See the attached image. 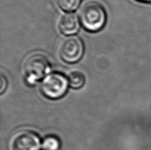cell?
I'll use <instances>...</instances> for the list:
<instances>
[{"label": "cell", "instance_id": "cell-1", "mask_svg": "<svg viewBox=\"0 0 151 150\" xmlns=\"http://www.w3.org/2000/svg\"><path fill=\"white\" fill-rule=\"evenodd\" d=\"M80 20L86 31L92 33L98 32L106 23V11L99 2L89 1L83 5L80 10Z\"/></svg>", "mask_w": 151, "mask_h": 150}, {"label": "cell", "instance_id": "cell-2", "mask_svg": "<svg viewBox=\"0 0 151 150\" xmlns=\"http://www.w3.org/2000/svg\"><path fill=\"white\" fill-rule=\"evenodd\" d=\"M68 85V79L63 74L53 72L42 79L40 89L46 97L55 100L63 97L66 94Z\"/></svg>", "mask_w": 151, "mask_h": 150}, {"label": "cell", "instance_id": "cell-3", "mask_svg": "<svg viewBox=\"0 0 151 150\" xmlns=\"http://www.w3.org/2000/svg\"><path fill=\"white\" fill-rule=\"evenodd\" d=\"M50 70V64L44 55L34 54L26 60L24 66V74L29 85H34L44 79Z\"/></svg>", "mask_w": 151, "mask_h": 150}, {"label": "cell", "instance_id": "cell-4", "mask_svg": "<svg viewBox=\"0 0 151 150\" xmlns=\"http://www.w3.org/2000/svg\"><path fill=\"white\" fill-rule=\"evenodd\" d=\"M84 52V45L81 39L76 36L66 38L61 42L60 57L65 62L76 63L82 58Z\"/></svg>", "mask_w": 151, "mask_h": 150}, {"label": "cell", "instance_id": "cell-5", "mask_svg": "<svg viewBox=\"0 0 151 150\" xmlns=\"http://www.w3.org/2000/svg\"><path fill=\"white\" fill-rule=\"evenodd\" d=\"M12 147L13 150H39L40 140L33 131H20L13 137Z\"/></svg>", "mask_w": 151, "mask_h": 150}, {"label": "cell", "instance_id": "cell-6", "mask_svg": "<svg viewBox=\"0 0 151 150\" xmlns=\"http://www.w3.org/2000/svg\"><path fill=\"white\" fill-rule=\"evenodd\" d=\"M58 27L61 33L65 35L75 34L80 29L79 20L75 14L67 13L60 19Z\"/></svg>", "mask_w": 151, "mask_h": 150}, {"label": "cell", "instance_id": "cell-7", "mask_svg": "<svg viewBox=\"0 0 151 150\" xmlns=\"http://www.w3.org/2000/svg\"><path fill=\"white\" fill-rule=\"evenodd\" d=\"M69 85L75 89H80L86 82V77L82 72L78 71H72L68 75Z\"/></svg>", "mask_w": 151, "mask_h": 150}, {"label": "cell", "instance_id": "cell-8", "mask_svg": "<svg viewBox=\"0 0 151 150\" xmlns=\"http://www.w3.org/2000/svg\"><path fill=\"white\" fill-rule=\"evenodd\" d=\"M58 6L65 11H73L79 7L81 0H55Z\"/></svg>", "mask_w": 151, "mask_h": 150}, {"label": "cell", "instance_id": "cell-9", "mask_svg": "<svg viewBox=\"0 0 151 150\" xmlns=\"http://www.w3.org/2000/svg\"><path fill=\"white\" fill-rule=\"evenodd\" d=\"M42 147L44 150H58L60 148V141L55 136H47L43 140Z\"/></svg>", "mask_w": 151, "mask_h": 150}, {"label": "cell", "instance_id": "cell-10", "mask_svg": "<svg viewBox=\"0 0 151 150\" xmlns=\"http://www.w3.org/2000/svg\"><path fill=\"white\" fill-rule=\"evenodd\" d=\"M7 85V81L6 77H5L4 74H1V87H0V93H3L4 91L6 89Z\"/></svg>", "mask_w": 151, "mask_h": 150}, {"label": "cell", "instance_id": "cell-11", "mask_svg": "<svg viewBox=\"0 0 151 150\" xmlns=\"http://www.w3.org/2000/svg\"><path fill=\"white\" fill-rule=\"evenodd\" d=\"M138 1L145 3H151V0H138Z\"/></svg>", "mask_w": 151, "mask_h": 150}]
</instances>
